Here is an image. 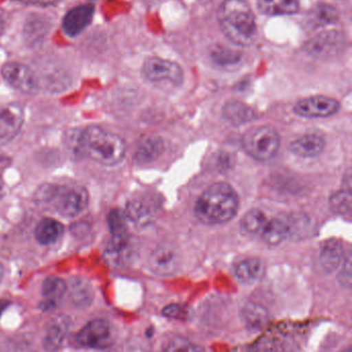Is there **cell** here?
Returning a JSON list of instances; mask_svg holds the SVG:
<instances>
[{
	"instance_id": "6da1fadb",
	"label": "cell",
	"mask_w": 352,
	"mask_h": 352,
	"mask_svg": "<svg viewBox=\"0 0 352 352\" xmlns=\"http://www.w3.org/2000/svg\"><path fill=\"white\" fill-rule=\"evenodd\" d=\"M239 209V197L228 183L208 187L195 206V215L206 226H220L230 221Z\"/></svg>"
},
{
	"instance_id": "7a4b0ae2",
	"label": "cell",
	"mask_w": 352,
	"mask_h": 352,
	"mask_svg": "<svg viewBox=\"0 0 352 352\" xmlns=\"http://www.w3.org/2000/svg\"><path fill=\"white\" fill-rule=\"evenodd\" d=\"M218 21L224 36L238 46H250L256 38L254 14L245 0H224L218 10Z\"/></svg>"
},
{
	"instance_id": "3957f363",
	"label": "cell",
	"mask_w": 352,
	"mask_h": 352,
	"mask_svg": "<svg viewBox=\"0 0 352 352\" xmlns=\"http://www.w3.org/2000/svg\"><path fill=\"white\" fill-rule=\"evenodd\" d=\"M79 148L88 158L106 166L120 164L126 152L122 138L100 126L84 129L79 138Z\"/></svg>"
},
{
	"instance_id": "277c9868",
	"label": "cell",
	"mask_w": 352,
	"mask_h": 352,
	"mask_svg": "<svg viewBox=\"0 0 352 352\" xmlns=\"http://www.w3.org/2000/svg\"><path fill=\"white\" fill-rule=\"evenodd\" d=\"M41 203L48 206L63 217L79 216L89 205V193L81 185H49L41 188L38 195Z\"/></svg>"
},
{
	"instance_id": "5b68a950",
	"label": "cell",
	"mask_w": 352,
	"mask_h": 352,
	"mask_svg": "<svg viewBox=\"0 0 352 352\" xmlns=\"http://www.w3.org/2000/svg\"><path fill=\"white\" fill-rule=\"evenodd\" d=\"M243 149L258 162H267L277 154L280 138L270 126H256L249 129L242 138Z\"/></svg>"
},
{
	"instance_id": "8992f818",
	"label": "cell",
	"mask_w": 352,
	"mask_h": 352,
	"mask_svg": "<svg viewBox=\"0 0 352 352\" xmlns=\"http://www.w3.org/2000/svg\"><path fill=\"white\" fill-rule=\"evenodd\" d=\"M3 80L14 89L24 94H34L40 89V81L34 72L20 63H8L1 67Z\"/></svg>"
},
{
	"instance_id": "52a82bcc",
	"label": "cell",
	"mask_w": 352,
	"mask_h": 352,
	"mask_svg": "<svg viewBox=\"0 0 352 352\" xmlns=\"http://www.w3.org/2000/svg\"><path fill=\"white\" fill-rule=\"evenodd\" d=\"M143 73L146 79L154 83L168 81L178 86L184 80V73L178 63L160 57L148 58L144 63Z\"/></svg>"
},
{
	"instance_id": "ba28073f",
	"label": "cell",
	"mask_w": 352,
	"mask_h": 352,
	"mask_svg": "<svg viewBox=\"0 0 352 352\" xmlns=\"http://www.w3.org/2000/svg\"><path fill=\"white\" fill-rule=\"evenodd\" d=\"M77 342L83 347L104 349L112 345L113 329L106 319H94L78 333Z\"/></svg>"
},
{
	"instance_id": "9c48e42d",
	"label": "cell",
	"mask_w": 352,
	"mask_h": 352,
	"mask_svg": "<svg viewBox=\"0 0 352 352\" xmlns=\"http://www.w3.org/2000/svg\"><path fill=\"white\" fill-rule=\"evenodd\" d=\"M340 102L324 96L302 98L294 107V112L302 118H327L338 113Z\"/></svg>"
},
{
	"instance_id": "30bf717a",
	"label": "cell",
	"mask_w": 352,
	"mask_h": 352,
	"mask_svg": "<svg viewBox=\"0 0 352 352\" xmlns=\"http://www.w3.org/2000/svg\"><path fill=\"white\" fill-rule=\"evenodd\" d=\"M24 124V111L20 104L0 106V146L17 137Z\"/></svg>"
},
{
	"instance_id": "8fae6325",
	"label": "cell",
	"mask_w": 352,
	"mask_h": 352,
	"mask_svg": "<svg viewBox=\"0 0 352 352\" xmlns=\"http://www.w3.org/2000/svg\"><path fill=\"white\" fill-rule=\"evenodd\" d=\"M343 34L336 30H331V32H322L309 41L306 50L312 56L327 58L340 52L343 48Z\"/></svg>"
},
{
	"instance_id": "7c38bea8",
	"label": "cell",
	"mask_w": 352,
	"mask_h": 352,
	"mask_svg": "<svg viewBox=\"0 0 352 352\" xmlns=\"http://www.w3.org/2000/svg\"><path fill=\"white\" fill-rule=\"evenodd\" d=\"M94 7L91 3L78 6L65 14L63 21V32L67 36H77L84 32L94 19Z\"/></svg>"
},
{
	"instance_id": "4fadbf2b",
	"label": "cell",
	"mask_w": 352,
	"mask_h": 352,
	"mask_svg": "<svg viewBox=\"0 0 352 352\" xmlns=\"http://www.w3.org/2000/svg\"><path fill=\"white\" fill-rule=\"evenodd\" d=\"M325 140L319 133H311L302 135L290 144V151L300 157L310 158L322 153Z\"/></svg>"
},
{
	"instance_id": "5bb4252c",
	"label": "cell",
	"mask_w": 352,
	"mask_h": 352,
	"mask_svg": "<svg viewBox=\"0 0 352 352\" xmlns=\"http://www.w3.org/2000/svg\"><path fill=\"white\" fill-rule=\"evenodd\" d=\"M178 265V255L168 247L156 249L149 258L150 270L160 276L172 275L177 271Z\"/></svg>"
},
{
	"instance_id": "9a60e30c",
	"label": "cell",
	"mask_w": 352,
	"mask_h": 352,
	"mask_svg": "<svg viewBox=\"0 0 352 352\" xmlns=\"http://www.w3.org/2000/svg\"><path fill=\"white\" fill-rule=\"evenodd\" d=\"M234 274L241 283L251 285L263 279L265 274V265L258 257H248L236 265Z\"/></svg>"
},
{
	"instance_id": "2e32d148",
	"label": "cell",
	"mask_w": 352,
	"mask_h": 352,
	"mask_svg": "<svg viewBox=\"0 0 352 352\" xmlns=\"http://www.w3.org/2000/svg\"><path fill=\"white\" fill-rule=\"evenodd\" d=\"M67 290L65 280L58 277H48L43 282L42 307L43 310H52L60 302Z\"/></svg>"
},
{
	"instance_id": "e0dca14e",
	"label": "cell",
	"mask_w": 352,
	"mask_h": 352,
	"mask_svg": "<svg viewBox=\"0 0 352 352\" xmlns=\"http://www.w3.org/2000/svg\"><path fill=\"white\" fill-rule=\"evenodd\" d=\"M69 329V319L67 316L53 318L47 329L44 338V346L47 350H57L61 347Z\"/></svg>"
},
{
	"instance_id": "ac0fdd59",
	"label": "cell",
	"mask_w": 352,
	"mask_h": 352,
	"mask_svg": "<svg viewBox=\"0 0 352 352\" xmlns=\"http://www.w3.org/2000/svg\"><path fill=\"white\" fill-rule=\"evenodd\" d=\"M63 232H65V228L63 223L51 218H45L38 222L34 234L40 244L49 246L58 242L59 239L63 236Z\"/></svg>"
},
{
	"instance_id": "d6986e66",
	"label": "cell",
	"mask_w": 352,
	"mask_h": 352,
	"mask_svg": "<svg viewBox=\"0 0 352 352\" xmlns=\"http://www.w3.org/2000/svg\"><path fill=\"white\" fill-rule=\"evenodd\" d=\"M257 6L267 16L294 15L300 10L298 0H258Z\"/></svg>"
},
{
	"instance_id": "ffe728a7",
	"label": "cell",
	"mask_w": 352,
	"mask_h": 352,
	"mask_svg": "<svg viewBox=\"0 0 352 352\" xmlns=\"http://www.w3.org/2000/svg\"><path fill=\"white\" fill-rule=\"evenodd\" d=\"M343 261L344 251L341 243L335 239L327 241L320 253V263L323 269L331 273L340 267Z\"/></svg>"
},
{
	"instance_id": "44dd1931",
	"label": "cell",
	"mask_w": 352,
	"mask_h": 352,
	"mask_svg": "<svg viewBox=\"0 0 352 352\" xmlns=\"http://www.w3.org/2000/svg\"><path fill=\"white\" fill-rule=\"evenodd\" d=\"M223 117L236 126L251 122L255 118L253 109L243 102L232 100L228 102L223 108Z\"/></svg>"
},
{
	"instance_id": "7402d4cb",
	"label": "cell",
	"mask_w": 352,
	"mask_h": 352,
	"mask_svg": "<svg viewBox=\"0 0 352 352\" xmlns=\"http://www.w3.org/2000/svg\"><path fill=\"white\" fill-rule=\"evenodd\" d=\"M261 234L265 244L269 246H277L287 238L289 234V226L283 220L274 218L267 221Z\"/></svg>"
},
{
	"instance_id": "603a6c76",
	"label": "cell",
	"mask_w": 352,
	"mask_h": 352,
	"mask_svg": "<svg viewBox=\"0 0 352 352\" xmlns=\"http://www.w3.org/2000/svg\"><path fill=\"white\" fill-rule=\"evenodd\" d=\"M242 318L247 329L259 331L267 322V312L263 307L250 302L243 309Z\"/></svg>"
},
{
	"instance_id": "cb8c5ba5",
	"label": "cell",
	"mask_w": 352,
	"mask_h": 352,
	"mask_svg": "<svg viewBox=\"0 0 352 352\" xmlns=\"http://www.w3.org/2000/svg\"><path fill=\"white\" fill-rule=\"evenodd\" d=\"M308 20L313 28L331 25L338 20L337 10L331 6L319 3L311 10Z\"/></svg>"
},
{
	"instance_id": "d4e9b609",
	"label": "cell",
	"mask_w": 352,
	"mask_h": 352,
	"mask_svg": "<svg viewBox=\"0 0 352 352\" xmlns=\"http://www.w3.org/2000/svg\"><path fill=\"white\" fill-rule=\"evenodd\" d=\"M125 215L137 226H146L151 221V208L143 199H133L127 204Z\"/></svg>"
},
{
	"instance_id": "484cf974",
	"label": "cell",
	"mask_w": 352,
	"mask_h": 352,
	"mask_svg": "<svg viewBox=\"0 0 352 352\" xmlns=\"http://www.w3.org/2000/svg\"><path fill=\"white\" fill-rule=\"evenodd\" d=\"M164 152V142L160 138L152 137L145 140L137 151V158L139 162H150L157 160Z\"/></svg>"
},
{
	"instance_id": "4316f807",
	"label": "cell",
	"mask_w": 352,
	"mask_h": 352,
	"mask_svg": "<svg viewBox=\"0 0 352 352\" xmlns=\"http://www.w3.org/2000/svg\"><path fill=\"white\" fill-rule=\"evenodd\" d=\"M267 221V217L263 211L252 209L243 216L241 220V228L246 234H256L261 232Z\"/></svg>"
},
{
	"instance_id": "83f0119b",
	"label": "cell",
	"mask_w": 352,
	"mask_h": 352,
	"mask_svg": "<svg viewBox=\"0 0 352 352\" xmlns=\"http://www.w3.org/2000/svg\"><path fill=\"white\" fill-rule=\"evenodd\" d=\"M331 207L338 215L345 219H351V193L350 190H341L333 195L331 199Z\"/></svg>"
},
{
	"instance_id": "f1b7e54d",
	"label": "cell",
	"mask_w": 352,
	"mask_h": 352,
	"mask_svg": "<svg viewBox=\"0 0 352 352\" xmlns=\"http://www.w3.org/2000/svg\"><path fill=\"white\" fill-rule=\"evenodd\" d=\"M109 226H110L112 239L127 238V217L125 212L120 210H113L108 217Z\"/></svg>"
},
{
	"instance_id": "f546056e",
	"label": "cell",
	"mask_w": 352,
	"mask_h": 352,
	"mask_svg": "<svg viewBox=\"0 0 352 352\" xmlns=\"http://www.w3.org/2000/svg\"><path fill=\"white\" fill-rule=\"evenodd\" d=\"M72 298L75 304L85 307L91 304L94 294L90 286L86 285L84 280L76 279L72 285Z\"/></svg>"
},
{
	"instance_id": "4dcf8cb0",
	"label": "cell",
	"mask_w": 352,
	"mask_h": 352,
	"mask_svg": "<svg viewBox=\"0 0 352 352\" xmlns=\"http://www.w3.org/2000/svg\"><path fill=\"white\" fill-rule=\"evenodd\" d=\"M211 57L220 67H232L241 60L240 53L221 46L216 47L212 50Z\"/></svg>"
},
{
	"instance_id": "1f68e13d",
	"label": "cell",
	"mask_w": 352,
	"mask_h": 352,
	"mask_svg": "<svg viewBox=\"0 0 352 352\" xmlns=\"http://www.w3.org/2000/svg\"><path fill=\"white\" fill-rule=\"evenodd\" d=\"M186 309L180 305L172 304L166 306L162 311V314L168 318L182 319L186 318Z\"/></svg>"
},
{
	"instance_id": "d6a6232c",
	"label": "cell",
	"mask_w": 352,
	"mask_h": 352,
	"mask_svg": "<svg viewBox=\"0 0 352 352\" xmlns=\"http://www.w3.org/2000/svg\"><path fill=\"white\" fill-rule=\"evenodd\" d=\"M344 267L342 269L341 274H340V279H341L342 283L344 286L349 287L351 284V265H350V256L347 258H344Z\"/></svg>"
},
{
	"instance_id": "836d02e7",
	"label": "cell",
	"mask_w": 352,
	"mask_h": 352,
	"mask_svg": "<svg viewBox=\"0 0 352 352\" xmlns=\"http://www.w3.org/2000/svg\"><path fill=\"white\" fill-rule=\"evenodd\" d=\"M166 350H197V347L193 346L192 344L188 343L182 339H177L176 341L168 344Z\"/></svg>"
},
{
	"instance_id": "e575fe53",
	"label": "cell",
	"mask_w": 352,
	"mask_h": 352,
	"mask_svg": "<svg viewBox=\"0 0 352 352\" xmlns=\"http://www.w3.org/2000/svg\"><path fill=\"white\" fill-rule=\"evenodd\" d=\"M17 3L28 6H36V7H49L56 5L60 0H15Z\"/></svg>"
},
{
	"instance_id": "d590c367",
	"label": "cell",
	"mask_w": 352,
	"mask_h": 352,
	"mask_svg": "<svg viewBox=\"0 0 352 352\" xmlns=\"http://www.w3.org/2000/svg\"><path fill=\"white\" fill-rule=\"evenodd\" d=\"M10 302L9 300H0V316L3 314V311L9 307Z\"/></svg>"
},
{
	"instance_id": "8d00e7d4",
	"label": "cell",
	"mask_w": 352,
	"mask_h": 352,
	"mask_svg": "<svg viewBox=\"0 0 352 352\" xmlns=\"http://www.w3.org/2000/svg\"><path fill=\"white\" fill-rule=\"evenodd\" d=\"M3 30H5V23H3V18L0 16V36L3 34Z\"/></svg>"
},
{
	"instance_id": "74e56055",
	"label": "cell",
	"mask_w": 352,
	"mask_h": 352,
	"mask_svg": "<svg viewBox=\"0 0 352 352\" xmlns=\"http://www.w3.org/2000/svg\"><path fill=\"white\" fill-rule=\"evenodd\" d=\"M3 276H5V269H3V265L0 263V282L3 281Z\"/></svg>"
},
{
	"instance_id": "f35d334b",
	"label": "cell",
	"mask_w": 352,
	"mask_h": 352,
	"mask_svg": "<svg viewBox=\"0 0 352 352\" xmlns=\"http://www.w3.org/2000/svg\"><path fill=\"white\" fill-rule=\"evenodd\" d=\"M3 183H1V181H0V197H1V195H3Z\"/></svg>"
}]
</instances>
